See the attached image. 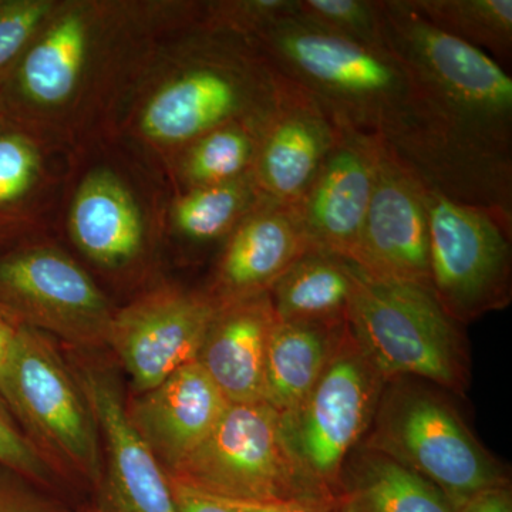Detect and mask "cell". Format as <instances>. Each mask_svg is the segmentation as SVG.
I'll return each mask as SVG.
<instances>
[{"label": "cell", "mask_w": 512, "mask_h": 512, "mask_svg": "<svg viewBox=\"0 0 512 512\" xmlns=\"http://www.w3.org/2000/svg\"><path fill=\"white\" fill-rule=\"evenodd\" d=\"M0 512H72L57 495L0 466Z\"/></svg>", "instance_id": "cell-30"}, {"label": "cell", "mask_w": 512, "mask_h": 512, "mask_svg": "<svg viewBox=\"0 0 512 512\" xmlns=\"http://www.w3.org/2000/svg\"><path fill=\"white\" fill-rule=\"evenodd\" d=\"M286 80L339 121L380 138L431 190L450 191L446 161L412 74L386 45H365L286 18L252 39Z\"/></svg>", "instance_id": "cell-2"}, {"label": "cell", "mask_w": 512, "mask_h": 512, "mask_svg": "<svg viewBox=\"0 0 512 512\" xmlns=\"http://www.w3.org/2000/svg\"><path fill=\"white\" fill-rule=\"evenodd\" d=\"M170 480L232 501H335L296 463L268 403H229L215 429Z\"/></svg>", "instance_id": "cell-6"}, {"label": "cell", "mask_w": 512, "mask_h": 512, "mask_svg": "<svg viewBox=\"0 0 512 512\" xmlns=\"http://www.w3.org/2000/svg\"><path fill=\"white\" fill-rule=\"evenodd\" d=\"M353 265V264H352ZM355 286L348 328L384 382L419 377L461 392L468 359L456 320L429 289L384 281L353 265Z\"/></svg>", "instance_id": "cell-4"}, {"label": "cell", "mask_w": 512, "mask_h": 512, "mask_svg": "<svg viewBox=\"0 0 512 512\" xmlns=\"http://www.w3.org/2000/svg\"><path fill=\"white\" fill-rule=\"evenodd\" d=\"M69 359L99 424L103 481L96 504L104 512H178L163 466L127 419L114 367L90 352L73 350Z\"/></svg>", "instance_id": "cell-10"}, {"label": "cell", "mask_w": 512, "mask_h": 512, "mask_svg": "<svg viewBox=\"0 0 512 512\" xmlns=\"http://www.w3.org/2000/svg\"><path fill=\"white\" fill-rule=\"evenodd\" d=\"M265 198L252 174L232 183L191 188L175 205V228L197 244L229 237Z\"/></svg>", "instance_id": "cell-24"}, {"label": "cell", "mask_w": 512, "mask_h": 512, "mask_svg": "<svg viewBox=\"0 0 512 512\" xmlns=\"http://www.w3.org/2000/svg\"><path fill=\"white\" fill-rule=\"evenodd\" d=\"M355 274L352 262L309 249L269 289L279 322H346Z\"/></svg>", "instance_id": "cell-21"}, {"label": "cell", "mask_w": 512, "mask_h": 512, "mask_svg": "<svg viewBox=\"0 0 512 512\" xmlns=\"http://www.w3.org/2000/svg\"><path fill=\"white\" fill-rule=\"evenodd\" d=\"M0 396L20 430L67 487L99 493L103 450L99 424L69 357L55 339L19 326L0 369Z\"/></svg>", "instance_id": "cell-3"}, {"label": "cell", "mask_w": 512, "mask_h": 512, "mask_svg": "<svg viewBox=\"0 0 512 512\" xmlns=\"http://www.w3.org/2000/svg\"><path fill=\"white\" fill-rule=\"evenodd\" d=\"M309 249L291 208L264 200L229 235L207 295L221 306L268 292Z\"/></svg>", "instance_id": "cell-16"}, {"label": "cell", "mask_w": 512, "mask_h": 512, "mask_svg": "<svg viewBox=\"0 0 512 512\" xmlns=\"http://www.w3.org/2000/svg\"><path fill=\"white\" fill-rule=\"evenodd\" d=\"M386 384L348 326L305 402L281 416L282 436L313 483L339 497L349 454L370 430Z\"/></svg>", "instance_id": "cell-8"}, {"label": "cell", "mask_w": 512, "mask_h": 512, "mask_svg": "<svg viewBox=\"0 0 512 512\" xmlns=\"http://www.w3.org/2000/svg\"><path fill=\"white\" fill-rule=\"evenodd\" d=\"M386 384L363 447L426 478L456 507L480 491L510 485L504 468L444 397L403 379Z\"/></svg>", "instance_id": "cell-5"}, {"label": "cell", "mask_w": 512, "mask_h": 512, "mask_svg": "<svg viewBox=\"0 0 512 512\" xmlns=\"http://www.w3.org/2000/svg\"><path fill=\"white\" fill-rule=\"evenodd\" d=\"M212 497V495H211ZM217 498V497H215ZM339 498V497H338ZM237 512H340L338 500L335 501H232L224 500Z\"/></svg>", "instance_id": "cell-31"}, {"label": "cell", "mask_w": 512, "mask_h": 512, "mask_svg": "<svg viewBox=\"0 0 512 512\" xmlns=\"http://www.w3.org/2000/svg\"><path fill=\"white\" fill-rule=\"evenodd\" d=\"M72 234L97 264L120 266L133 259L143 242V222L130 192L114 175H90L72 208Z\"/></svg>", "instance_id": "cell-19"}, {"label": "cell", "mask_w": 512, "mask_h": 512, "mask_svg": "<svg viewBox=\"0 0 512 512\" xmlns=\"http://www.w3.org/2000/svg\"><path fill=\"white\" fill-rule=\"evenodd\" d=\"M350 262L372 278L431 291L426 187L383 141L372 200Z\"/></svg>", "instance_id": "cell-11"}, {"label": "cell", "mask_w": 512, "mask_h": 512, "mask_svg": "<svg viewBox=\"0 0 512 512\" xmlns=\"http://www.w3.org/2000/svg\"><path fill=\"white\" fill-rule=\"evenodd\" d=\"M2 124H5V120H3V106L2 103H0V126H2Z\"/></svg>", "instance_id": "cell-36"}, {"label": "cell", "mask_w": 512, "mask_h": 512, "mask_svg": "<svg viewBox=\"0 0 512 512\" xmlns=\"http://www.w3.org/2000/svg\"><path fill=\"white\" fill-rule=\"evenodd\" d=\"M384 45L412 74L446 160L450 200L512 217V79L407 0H379Z\"/></svg>", "instance_id": "cell-1"}, {"label": "cell", "mask_w": 512, "mask_h": 512, "mask_svg": "<svg viewBox=\"0 0 512 512\" xmlns=\"http://www.w3.org/2000/svg\"><path fill=\"white\" fill-rule=\"evenodd\" d=\"M414 12L446 35L476 47L495 62H511V0H407Z\"/></svg>", "instance_id": "cell-23"}, {"label": "cell", "mask_w": 512, "mask_h": 512, "mask_svg": "<svg viewBox=\"0 0 512 512\" xmlns=\"http://www.w3.org/2000/svg\"><path fill=\"white\" fill-rule=\"evenodd\" d=\"M39 153L18 131L0 126V215L22 202L39 175Z\"/></svg>", "instance_id": "cell-27"}, {"label": "cell", "mask_w": 512, "mask_h": 512, "mask_svg": "<svg viewBox=\"0 0 512 512\" xmlns=\"http://www.w3.org/2000/svg\"><path fill=\"white\" fill-rule=\"evenodd\" d=\"M340 136L342 124L315 97L286 80L275 109L262 127L252 168L262 197L282 207H293Z\"/></svg>", "instance_id": "cell-14"}, {"label": "cell", "mask_w": 512, "mask_h": 512, "mask_svg": "<svg viewBox=\"0 0 512 512\" xmlns=\"http://www.w3.org/2000/svg\"><path fill=\"white\" fill-rule=\"evenodd\" d=\"M276 320L269 292L218 306L197 362L229 403L264 402L266 353Z\"/></svg>", "instance_id": "cell-17"}, {"label": "cell", "mask_w": 512, "mask_h": 512, "mask_svg": "<svg viewBox=\"0 0 512 512\" xmlns=\"http://www.w3.org/2000/svg\"><path fill=\"white\" fill-rule=\"evenodd\" d=\"M18 330V323L13 322L9 316L0 311V369L5 365L10 352H12L16 336H18Z\"/></svg>", "instance_id": "cell-34"}, {"label": "cell", "mask_w": 512, "mask_h": 512, "mask_svg": "<svg viewBox=\"0 0 512 512\" xmlns=\"http://www.w3.org/2000/svg\"><path fill=\"white\" fill-rule=\"evenodd\" d=\"M338 507L340 512H457L439 487L366 447L343 470Z\"/></svg>", "instance_id": "cell-20"}, {"label": "cell", "mask_w": 512, "mask_h": 512, "mask_svg": "<svg viewBox=\"0 0 512 512\" xmlns=\"http://www.w3.org/2000/svg\"><path fill=\"white\" fill-rule=\"evenodd\" d=\"M266 119L225 124L192 141L183 167L191 187L227 184L251 175Z\"/></svg>", "instance_id": "cell-25"}, {"label": "cell", "mask_w": 512, "mask_h": 512, "mask_svg": "<svg viewBox=\"0 0 512 512\" xmlns=\"http://www.w3.org/2000/svg\"><path fill=\"white\" fill-rule=\"evenodd\" d=\"M86 52V22L79 15L64 16L22 53L10 84L29 103L56 106L76 89Z\"/></svg>", "instance_id": "cell-22"}, {"label": "cell", "mask_w": 512, "mask_h": 512, "mask_svg": "<svg viewBox=\"0 0 512 512\" xmlns=\"http://www.w3.org/2000/svg\"><path fill=\"white\" fill-rule=\"evenodd\" d=\"M426 187V185H424ZM431 293L457 323L500 311L512 298V217L426 187Z\"/></svg>", "instance_id": "cell-7"}, {"label": "cell", "mask_w": 512, "mask_h": 512, "mask_svg": "<svg viewBox=\"0 0 512 512\" xmlns=\"http://www.w3.org/2000/svg\"><path fill=\"white\" fill-rule=\"evenodd\" d=\"M0 466L22 474L23 477L57 497L67 490V485L62 478L57 476L56 471L26 439L2 396H0Z\"/></svg>", "instance_id": "cell-28"}, {"label": "cell", "mask_w": 512, "mask_h": 512, "mask_svg": "<svg viewBox=\"0 0 512 512\" xmlns=\"http://www.w3.org/2000/svg\"><path fill=\"white\" fill-rule=\"evenodd\" d=\"M293 18L343 39L384 43L379 0H293Z\"/></svg>", "instance_id": "cell-26"}, {"label": "cell", "mask_w": 512, "mask_h": 512, "mask_svg": "<svg viewBox=\"0 0 512 512\" xmlns=\"http://www.w3.org/2000/svg\"><path fill=\"white\" fill-rule=\"evenodd\" d=\"M217 309L208 295L164 292L113 316L107 348L126 372L131 392H147L197 362Z\"/></svg>", "instance_id": "cell-12"}, {"label": "cell", "mask_w": 512, "mask_h": 512, "mask_svg": "<svg viewBox=\"0 0 512 512\" xmlns=\"http://www.w3.org/2000/svg\"><path fill=\"white\" fill-rule=\"evenodd\" d=\"M457 512H512L510 485L480 491L457 507Z\"/></svg>", "instance_id": "cell-33"}, {"label": "cell", "mask_w": 512, "mask_h": 512, "mask_svg": "<svg viewBox=\"0 0 512 512\" xmlns=\"http://www.w3.org/2000/svg\"><path fill=\"white\" fill-rule=\"evenodd\" d=\"M348 323L279 322L269 338L264 402L286 416L318 383Z\"/></svg>", "instance_id": "cell-18"}, {"label": "cell", "mask_w": 512, "mask_h": 512, "mask_svg": "<svg viewBox=\"0 0 512 512\" xmlns=\"http://www.w3.org/2000/svg\"><path fill=\"white\" fill-rule=\"evenodd\" d=\"M0 311L77 352L109 343L113 315L103 293L76 262L50 249L0 254Z\"/></svg>", "instance_id": "cell-9"}, {"label": "cell", "mask_w": 512, "mask_h": 512, "mask_svg": "<svg viewBox=\"0 0 512 512\" xmlns=\"http://www.w3.org/2000/svg\"><path fill=\"white\" fill-rule=\"evenodd\" d=\"M79 512H104L101 510L99 504H92V505H86V507H83V510H80Z\"/></svg>", "instance_id": "cell-35"}, {"label": "cell", "mask_w": 512, "mask_h": 512, "mask_svg": "<svg viewBox=\"0 0 512 512\" xmlns=\"http://www.w3.org/2000/svg\"><path fill=\"white\" fill-rule=\"evenodd\" d=\"M170 485L178 512H237L220 498L200 493L177 481L170 480Z\"/></svg>", "instance_id": "cell-32"}, {"label": "cell", "mask_w": 512, "mask_h": 512, "mask_svg": "<svg viewBox=\"0 0 512 512\" xmlns=\"http://www.w3.org/2000/svg\"><path fill=\"white\" fill-rule=\"evenodd\" d=\"M49 10V3L36 0L0 2V74L22 56Z\"/></svg>", "instance_id": "cell-29"}, {"label": "cell", "mask_w": 512, "mask_h": 512, "mask_svg": "<svg viewBox=\"0 0 512 512\" xmlns=\"http://www.w3.org/2000/svg\"><path fill=\"white\" fill-rule=\"evenodd\" d=\"M380 143L342 126L338 144L291 207L311 248L352 259L372 200Z\"/></svg>", "instance_id": "cell-13"}, {"label": "cell", "mask_w": 512, "mask_h": 512, "mask_svg": "<svg viewBox=\"0 0 512 512\" xmlns=\"http://www.w3.org/2000/svg\"><path fill=\"white\" fill-rule=\"evenodd\" d=\"M229 402L200 363H188L147 392L126 397L133 429L156 456L165 474L210 436Z\"/></svg>", "instance_id": "cell-15"}]
</instances>
